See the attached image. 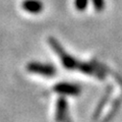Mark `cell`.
I'll list each match as a JSON object with an SVG mask.
<instances>
[{"label":"cell","instance_id":"6da1fadb","mask_svg":"<svg viewBox=\"0 0 122 122\" xmlns=\"http://www.w3.org/2000/svg\"><path fill=\"white\" fill-rule=\"evenodd\" d=\"M48 42H49V44L51 45V47L53 48V50L59 55L60 59H61V62H62L63 66L65 68H67V69H74V68L79 66L77 61H76L73 57L68 55L67 53L63 50V48L61 47L59 42L56 39H54V38H49Z\"/></svg>","mask_w":122,"mask_h":122},{"label":"cell","instance_id":"7a4b0ae2","mask_svg":"<svg viewBox=\"0 0 122 122\" xmlns=\"http://www.w3.org/2000/svg\"><path fill=\"white\" fill-rule=\"evenodd\" d=\"M26 69L30 72H34L37 74L44 76H53L55 74V67L51 64H43L39 62H30L28 64Z\"/></svg>","mask_w":122,"mask_h":122},{"label":"cell","instance_id":"3957f363","mask_svg":"<svg viewBox=\"0 0 122 122\" xmlns=\"http://www.w3.org/2000/svg\"><path fill=\"white\" fill-rule=\"evenodd\" d=\"M21 8L32 14H38L43 11L44 4L41 0H24L21 2Z\"/></svg>","mask_w":122,"mask_h":122},{"label":"cell","instance_id":"277c9868","mask_svg":"<svg viewBox=\"0 0 122 122\" xmlns=\"http://www.w3.org/2000/svg\"><path fill=\"white\" fill-rule=\"evenodd\" d=\"M55 91L65 95H77L81 90L76 85H72V83L68 82H60L55 86Z\"/></svg>","mask_w":122,"mask_h":122},{"label":"cell","instance_id":"5b68a950","mask_svg":"<svg viewBox=\"0 0 122 122\" xmlns=\"http://www.w3.org/2000/svg\"><path fill=\"white\" fill-rule=\"evenodd\" d=\"M89 5V0H74V6L77 11H85Z\"/></svg>","mask_w":122,"mask_h":122},{"label":"cell","instance_id":"8992f818","mask_svg":"<svg viewBox=\"0 0 122 122\" xmlns=\"http://www.w3.org/2000/svg\"><path fill=\"white\" fill-rule=\"evenodd\" d=\"M92 3L95 10L98 12H101L105 8V0H92Z\"/></svg>","mask_w":122,"mask_h":122}]
</instances>
